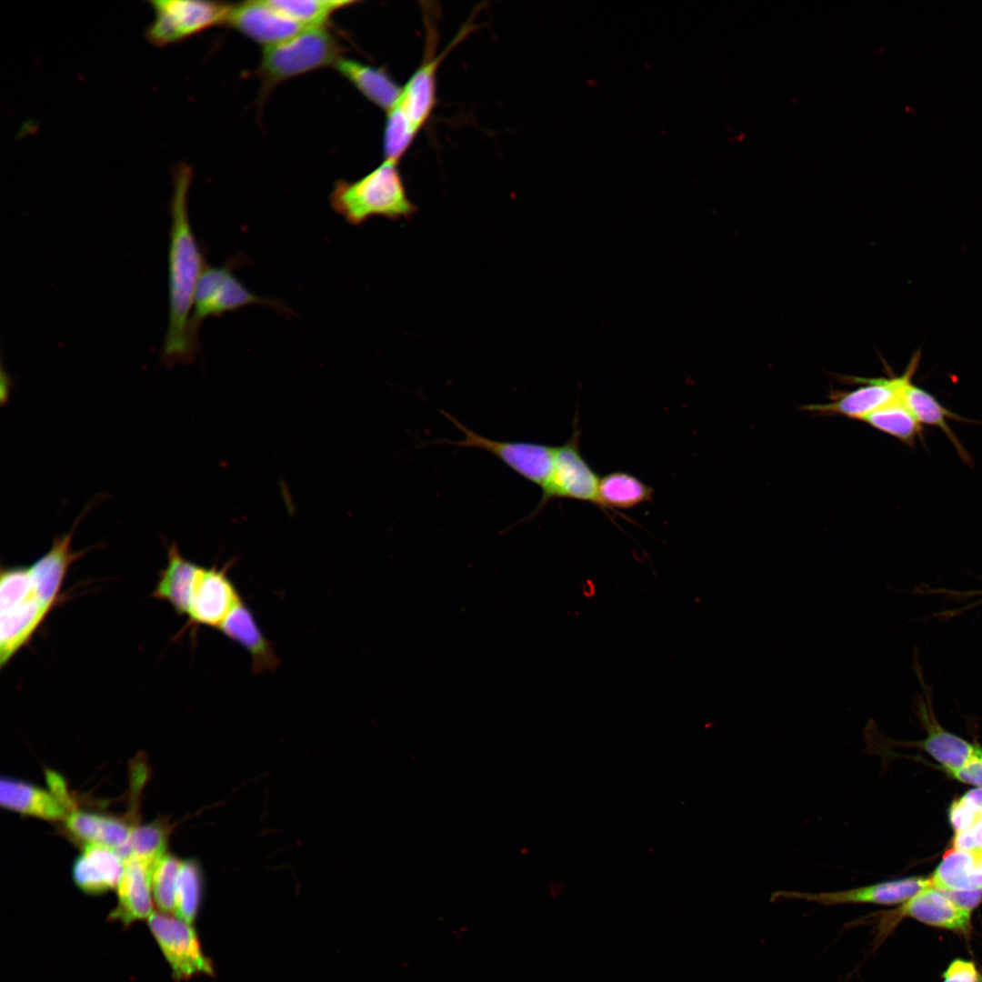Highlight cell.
<instances>
[{"label": "cell", "mask_w": 982, "mask_h": 982, "mask_svg": "<svg viewBox=\"0 0 982 982\" xmlns=\"http://www.w3.org/2000/svg\"><path fill=\"white\" fill-rule=\"evenodd\" d=\"M171 228L168 253L169 311L162 360L167 366L188 363L196 349L189 337V319L199 278L205 268L187 211L192 169L185 163L172 170Z\"/></svg>", "instance_id": "6da1fadb"}, {"label": "cell", "mask_w": 982, "mask_h": 982, "mask_svg": "<svg viewBox=\"0 0 982 982\" xmlns=\"http://www.w3.org/2000/svg\"><path fill=\"white\" fill-rule=\"evenodd\" d=\"M398 164L384 159L356 180L336 181L329 195L333 210L353 225L377 215L394 221L410 219L418 208L409 199Z\"/></svg>", "instance_id": "7a4b0ae2"}, {"label": "cell", "mask_w": 982, "mask_h": 982, "mask_svg": "<svg viewBox=\"0 0 982 982\" xmlns=\"http://www.w3.org/2000/svg\"><path fill=\"white\" fill-rule=\"evenodd\" d=\"M344 47L326 26L308 27L278 44L264 47L257 75L266 93L279 84L328 66L343 58Z\"/></svg>", "instance_id": "3957f363"}, {"label": "cell", "mask_w": 982, "mask_h": 982, "mask_svg": "<svg viewBox=\"0 0 982 982\" xmlns=\"http://www.w3.org/2000/svg\"><path fill=\"white\" fill-rule=\"evenodd\" d=\"M904 918H913L926 925L967 934L971 929V911L955 903L943 890L928 886L895 910L878 911L861 917L846 925L848 928L874 923L873 949L877 948Z\"/></svg>", "instance_id": "277c9868"}, {"label": "cell", "mask_w": 982, "mask_h": 982, "mask_svg": "<svg viewBox=\"0 0 982 982\" xmlns=\"http://www.w3.org/2000/svg\"><path fill=\"white\" fill-rule=\"evenodd\" d=\"M252 305L286 309L279 301L261 297L249 290L234 275L233 262L220 266H205L197 283L189 319V337L194 348L197 349L198 330L205 318L220 316Z\"/></svg>", "instance_id": "5b68a950"}, {"label": "cell", "mask_w": 982, "mask_h": 982, "mask_svg": "<svg viewBox=\"0 0 982 982\" xmlns=\"http://www.w3.org/2000/svg\"><path fill=\"white\" fill-rule=\"evenodd\" d=\"M581 430L577 419L568 440L556 446L552 473L541 488V497L536 508L525 520L536 516L552 500L575 499L591 503L599 508V478L584 458L580 447Z\"/></svg>", "instance_id": "8992f818"}, {"label": "cell", "mask_w": 982, "mask_h": 982, "mask_svg": "<svg viewBox=\"0 0 982 982\" xmlns=\"http://www.w3.org/2000/svg\"><path fill=\"white\" fill-rule=\"evenodd\" d=\"M155 13L145 36L156 46L180 42L210 27L225 25L230 5L199 0H148Z\"/></svg>", "instance_id": "52a82bcc"}, {"label": "cell", "mask_w": 982, "mask_h": 982, "mask_svg": "<svg viewBox=\"0 0 982 982\" xmlns=\"http://www.w3.org/2000/svg\"><path fill=\"white\" fill-rule=\"evenodd\" d=\"M440 412L464 434V438L460 441L437 440L434 441L435 443L485 450L526 480L541 488L545 486L554 467L556 446L535 442L486 438L464 426L447 412Z\"/></svg>", "instance_id": "ba28073f"}, {"label": "cell", "mask_w": 982, "mask_h": 982, "mask_svg": "<svg viewBox=\"0 0 982 982\" xmlns=\"http://www.w3.org/2000/svg\"><path fill=\"white\" fill-rule=\"evenodd\" d=\"M920 351L911 357L905 372L899 376L864 378L853 377L859 386L849 391H836L830 401L811 404L805 410L822 415H837L862 421L880 407L900 398L904 386L912 380L920 361Z\"/></svg>", "instance_id": "9c48e42d"}, {"label": "cell", "mask_w": 982, "mask_h": 982, "mask_svg": "<svg viewBox=\"0 0 982 982\" xmlns=\"http://www.w3.org/2000/svg\"><path fill=\"white\" fill-rule=\"evenodd\" d=\"M148 927L165 956L175 981L198 975H214V967L202 949L193 925L177 917L153 912Z\"/></svg>", "instance_id": "30bf717a"}, {"label": "cell", "mask_w": 982, "mask_h": 982, "mask_svg": "<svg viewBox=\"0 0 982 982\" xmlns=\"http://www.w3.org/2000/svg\"><path fill=\"white\" fill-rule=\"evenodd\" d=\"M930 885V877H912L837 891L811 893L779 890L771 894L770 901L803 900L828 907L839 905L900 906Z\"/></svg>", "instance_id": "8fae6325"}, {"label": "cell", "mask_w": 982, "mask_h": 982, "mask_svg": "<svg viewBox=\"0 0 982 982\" xmlns=\"http://www.w3.org/2000/svg\"><path fill=\"white\" fill-rule=\"evenodd\" d=\"M231 562L223 567L199 566L193 584L187 626L218 629L243 599L228 576Z\"/></svg>", "instance_id": "7c38bea8"}, {"label": "cell", "mask_w": 982, "mask_h": 982, "mask_svg": "<svg viewBox=\"0 0 982 982\" xmlns=\"http://www.w3.org/2000/svg\"><path fill=\"white\" fill-rule=\"evenodd\" d=\"M469 29L471 28L466 26L451 45L437 55H434L429 39L426 55L402 86L397 101L389 110L406 120L416 134H418L428 122L436 106V74L439 65L450 50L467 35Z\"/></svg>", "instance_id": "4fadbf2b"}, {"label": "cell", "mask_w": 982, "mask_h": 982, "mask_svg": "<svg viewBox=\"0 0 982 982\" xmlns=\"http://www.w3.org/2000/svg\"><path fill=\"white\" fill-rule=\"evenodd\" d=\"M225 25L265 47L285 41L308 28L283 15L267 0L230 5Z\"/></svg>", "instance_id": "5bb4252c"}, {"label": "cell", "mask_w": 982, "mask_h": 982, "mask_svg": "<svg viewBox=\"0 0 982 982\" xmlns=\"http://www.w3.org/2000/svg\"><path fill=\"white\" fill-rule=\"evenodd\" d=\"M92 504L84 508L71 530L55 536L50 549L29 566L35 592L50 609L59 601L62 586L70 566L90 549L73 551L71 542L76 526Z\"/></svg>", "instance_id": "9a60e30c"}, {"label": "cell", "mask_w": 982, "mask_h": 982, "mask_svg": "<svg viewBox=\"0 0 982 982\" xmlns=\"http://www.w3.org/2000/svg\"><path fill=\"white\" fill-rule=\"evenodd\" d=\"M155 864L134 857L125 860L116 888L117 903L109 915L110 920L130 926L138 920L148 919L153 913L151 877Z\"/></svg>", "instance_id": "2e32d148"}, {"label": "cell", "mask_w": 982, "mask_h": 982, "mask_svg": "<svg viewBox=\"0 0 982 982\" xmlns=\"http://www.w3.org/2000/svg\"><path fill=\"white\" fill-rule=\"evenodd\" d=\"M125 860L114 849L100 845H84L73 862L75 885L87 895H102L117 888Z\"/></svg>", "instance_id": "e0dca14e"}, {"label": "cell", "mask_w": 982, "mask_h": 982, "mask_svg": "<svg viewBox=\"0 0 982 982\" xmlns=\"http://www.w3.org/2000/svg\"><path fill=\"white\" fill-rule=\"evenodd\" d=\"M52 609L34 592L20 603L0 610V667L3 669L14 656L32 638Z\"/></svg>", "instance_id": "ac0fdd59"}, {"label": "cell", "mask_w": 982, "mask_h": 982, "mask_svg": "<svg viewBox=\"0 0 982 982\" xmlns=\"http://www.w3.org/2000/svg\"><path fill=\"white\" fill-rule=\"evenodd\" d=\"M218 630L249 653L254 674L278 668L280 659L272 643L265 636L251 609L244 601L230 613Z\"/></svg>", "instance_id": "d6986e66"}, {"label": "cell", "mask_w": 982, "mask_h": 982, "mask_svg": "<svg viewBox=\"0 0 982 982\" xmlns=\"http://www.w3.org/2000/svg\"><path fill=\"white\" fill-rule=\"evenodd\" d=\"M72 837L84 845H100L118 850L124 847L137 825L133 818L95 812L71 811L63 821Z\"/></svg>", "instance_id": "ffe728a7"}, {"label": "cell", "mask_w": 982, "mask_h": 982, "mask_svg": "<svg viewBox=\"0 0 982 982\" xmlns=\"http://www.w3.org/2000/svg\"><path fill=\"white\" fill-rule=\"evenodd\" d=\"M0 804L8 810L46 821H64L69 814L50 789L11 777L1 778Z\"/></svg>", "instance_id": "44dd1931"}, {"label": "cell", "mask_w": 982, "mask_h": 982, "mask_svg": "<svg viewBox=\"0 0 982 982\" xmlns=\"http://www.w3.org/2000/svg\"><path fill=\"white\" fill-rule=\"evenodd\" d=\"M918 713L927 728V736L920 742L921 747L947 773L962 767L974 755L977 746L945 730L936 720L930 705L929 692L927 701L919 698Z\"/></svg>", "instance_id": "7402d4cb"}, {"label": "cell", "mask_w": 982, "mask_h": 982, "mask_svg": "<svg viewBox=\"0 0 982 982\" xmlns=\"http://www.w3.org/2000/svg\"><path fill=\"white\" fill-rule=\"evenodd\" d=\"M166 553L167 565L159 572L152 596L167 602L177 615H187L195 576L200 566L184 557L175 542L167 546Z\"/></svg>", "instance_id": "603a6c76"}, {"label": "cell", "mask_w": 982, "mask_h": 982, "mask_svg": "<svg viewBox=\"0 0 982 982\" xmlns=\"http://www.w3.org/2000/svg\"><path fill=\"white\" fill-rule=\"evenodd\" d=\"M335 67L367 100L386 113L393 107L400 95L402 86L384 67L344 57Z\"/></svg>", "instance_id": "cb8c5ba5"}, {"label": "cell", "mask_w": 982, "mask_h": 982, "mask_svg": "<svg viewBox=\"0 0 982 982\" xmlns=\"http://www.w3.org/2000/svg\"><path fill=\"white\" fill-rule=\"evenodd\" d=\"M654 488L647 486L636 476L623 471L610 472L599 478V509L607 516V510L631 509L646 502H651Z\"/></svg>", "instance_id": "d4e9b609"}, {"label": "cell", "mask_w": 982, "mask_h": 982, "mask_svg": "<svg viewBox=\"0 0 982 982\" xmlns=\"http://www.w3.org/2000/svg\"><path fill=\"white\" fill-rule=\"evenodd\" d=\"M901 401L921 425L939 427L953 443L959 455L967 458V451L949 426L947 420H962V417L945 407L937 397L928 391L914 385L909 380L902 389Z\"/></svg>", "instance_id": "484cf974"}, {"label": "cell", "mask_w": 982, "mask_h": 982, "mask_svg": "<svg viewBox=\"0 0 982 982\" xmlns=\"http://www.w3.org/2000/svg\"><path fill=\"white\" fill-rule=\"evenodd\" d=\"M981 854L952 847L930 877L931 886L945 891L982 888L978 882Z\"/></svg>", "instance_id": "4316f807"}, {"label": "cell", "mask_w": 982, "mask_h": 982, "mask_svg": "<svg viewBox=\"0 0 982 982\" xmlns=\"http://www.w3.org/2000/svg\"><path fill=\"white\" fill-rule=\"evenodd\" d=\"M171 830L169 823L162 818L146 824H137L127 843L115 851L124 860L134 857L156 863L167 853Z\"/></svg>", "instance_id": "83f0119b"}, {"label": "cell", "mask_w": 982, "mask_h": 982, "mask_svg": "<svg viewBox=\"0 0 982 982\" xmlns=\"http://www.w3.org/2000/svg\"><path fill=\"white\" fill-rule=\"evenodd\" d=\"M862 421L907 445H913L922 432V425L900 398L874 411Z\"/></svg>", "instance_id": "f1b7e54d"}, {"label": "cell", "mask_w": 982, "mask_h": 982, "mask_svg": "<svg viewBox=\"0 0 982 982\" xmlns=\"http://www.w3.org/2000/svg\"><path fill=\"white\" fill-rule=\"evenodd\" d=\"M276 10L305 27L326 26L333 15L357 4L353 0H267Z\"/></svg>", "instance_id": "f546056e"}, {"label": "cell", "mask_w": 982, "mask_h": 982, "mask_svg": "<svg viewBox=\"0 0 982 982\" xmlns=\"http://www.w3.org/2000/svg\"><path fill=\"white\" fill-rule=\"evenodd\" d=\"M204 878L195 859L182 860L175 894V917L193 925L197 917L203 896Z\"/></svg>", "instance_id": "4dcf8cb0"}, {"label": "cell", "mask_w": 982, "mask_h": 982, "mask_svg": "<svg viewBox=\"0 0 982 982\" xmlns=\"http://www.w3.org/2000/svg\"><path fill=\"white\" fill-rule=\"evenodd\" d=\"M182 860L165 853L154 866L151 877L155 904L164 914H175L177 878Z\"/></svg>", "instance_id": "1f68e13d"}, {"label": "cell", "mask_w": 982, "mask_h": 982, "mask_svg": "<svg viewBox=\"0 0 982 982\" xmlns=\"http://www.w3.org/2000/svg\"><path fill=\"white\" fill-rule=\"evenodd\" d=\"M35 592L29 566H2L0 610L9 608Z\"/></svg>", "instance_id": "d6a6232c"}, {"label": "cell", "mask_w": 982, "mask_h": 982, "mask_svg": "<svg viewBox=\"0 0 982 982\" xmlns=\"http://www.w3.org/2000/svg\"><path fill=\"white\" fill-rule=\"evenodd\" d=\"M948 815L955 832L967 829L982 818L978 807L965 796L952 803Z\"/></svg>", "instance_id": "836d02e7"}, {"label": "cell", "mask_w": 982, "mask_h": 982, "mask_svg": "<svg viewBox=\"0 0 982 982\" xmlns=\"http://www.w3.org/2000/svg\"><path fill=\"white\" fill-rule=\"evenodd\" d=\"M942 982H982V974L974 961L956 958L942 974Z\"/></svg>", "instance_id": "e575fe53"}, {"label": "cell", "mask_w": 982, "mask_h": 982, "mask_svg": "<svg viewBox=\"0 0 982 982\" xmlns=\"http://www.w3.org/2000/svg\"><path fill=\"white\" fill-rule=\"evenodd\" d=\"M948 774L962 783L982 788V748L977 746L972 757L962 767Z\"/></svg>", "instance_id": "d590c367"}, {"label": "cell", "mask_w": 982, "mask_h": 982, "mask_svg": "<svg viewBox=\"0 0 982 982\" xmlns=\"http://www.w3.org/2000/svg\"><path fill=\"white\" fill-rule=\"evenodd\" d=\"M953 848L969 852L982 851V818L962 831L955 832Z\"/></svg>", "instance_id": "8d00e7d4"}, {"label": "cell", "mask_w": 982, "mask_h": 982, "mask_svg": "<svg viewBox=\"0 0 982 982\" xmlns=\"http://www.w3.org/2000/svg\"><path fill=\"white\" fill-rule=\"evenodd\" d=\"M943 891L958 906L970 911L982 901V888Z\"/></svg>", "instance_id": "74e56055"}, {"label": "cell", "mask_w": 982, "mask_h": 982, "mask_svg": "<svg viewBox=\"0 0 982 982\" xmlns=\"http://www.w3.org/2000/svg\"><path fill=\"white\" fill-rule=\"evenodd\" d=\"M969 800H971L979 809L982 816V788L972 789L967 792L965 795Z\"/></svg>", "instance_id": "f35d334b"}, {"label": "cell", "mask_w": 982, "mask_h": 982, "mask_svg": "<svg viewBox=\"0 0 982 982\" xmlns=\"http://www.w3.org/2000/svg\"><path fill=\"white\" fill-rule=\"evenodd\" d=\"M978 881H979L980 887H982V854L980 856L979 864H978Z\"/></svg>", "instance_id": "ab89813d"}]
</instances>
